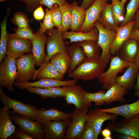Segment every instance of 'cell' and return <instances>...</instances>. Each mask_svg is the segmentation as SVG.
Returning a JSON list of instances; mask_svg holds the SVG:
<instances>
[{
    "instance_id": "obj_1",
    "label": "cell",
    "mask_w": 139,
    "mask_h": 139,
    "mask_svg": "<svg viewBox=\"0 0 139 139\" xmlns=\"http://www.w3.org/2000/svg\"><path fill=\"white\" fill-rule=\"evenodd\" d=\"M106 65L100 56L86 57L68 76L77 81H91L104 72Z\"/></svg>"
},
{
    "instance_id": "obj_2",
    "label": "cell",
    "mask_w": 139,
    "mask_h": 139,
    "mask_svg": "<svg viewBox=\"0 0 139 139\" xmlns=\"http://www.w3.org/2000/svg\"><path fill=\"white\" fill-rule=\"evenodd\" d=\"M129 62L123 60L119 55L111 59L109 67L106 72L97 78L99 83L102 84L103 90H108L115 83L117 74L129 66Z\"/></svg>"
},
{
    "instance_id": "obj_3",
    "label": "cell",
    "mask_w": 139,
    "mask_h": 139,
    "mask_svg": "<svg viewBox=\"0 0 139 139\" xmlns=\"http://www.w3.org/2000/svg\"><path fill=\"white\" fill-rule=\"evenodd\" d=\"M17 58L14 56H5L0 65V85L6 87L11 92L14 91L13 85L17 78Z\"/></svg>"
},
{
    "instance_id": "obj_4",
    "label": "cell",
    "mask_w": 139,
    "mask_h": 139,
    "mask_svg": "<svg viewBox=\"0 0 139 139\" xmlns=\"http://www.w3.org/2000/svg\"><path fill=\"white\" fill-rule=\"evenodd\" d=\"M47 34L46 41L47 54L44 65L49 62L55 55L60 53L67 52L63 38V33L58 28L46 31Z\"/></svg>"
},
{
    "instance_id": "obj_5",
    "label": "cell",
    "mask_w": 139,
    "mask_h": 139,
    "mask_svg": "<svg viewBox=\"0 0 139 139\" xmlns=\"http://www.w3.org/2000/svg\"><path fill=\"white\" fill-rule=\"evenodd\" d=\"M94 27L98 29L99 31L98 39L97 42L102 50L100 57L106 65L111 58L110 47L115 39L116 32L114 30L105 29L98 20L95 22Z\"/></svg>"
},
{
    "instance_id": "obj_6",
    "label": "cell",
    "mask_w": 139,
    "mask_h": 139,
    "mask_svg": "<svg viewBox=\"0 0 139 139\" xmlns=\"http://www.w3.org/2000/svg\"><path fill=\"white\" fill-rule=\"evenodd\" d=\"M0 100L4 106L8 109H12L13 113L34 120L36 112L38 109L34 105L25 104L8 96L4 93L1 86Z\"/></svg>"
},
{
    "instance_id": "obj_7",
    "label": "cell",
    "mask_w": 139,
    "mask_h": 139,
    "mask_svg": "<svg viewBox=\"0 0 139 139\" xmlns=\"http://www.w3.org/2000/svg\"><path fill=\"white\" fill-rule=\"evenodd\" d=\"M16 82H28L33 79L36 70L35 59L32 53L23 55L16 59Z\"/></svg>"
},
{
    "instance_id": "obj_8",
    "label": "cell",
    "mask_w": 139,
    "mask_h": 139,
    "mask_svg": "<svg viewBox=\"0 0 139 139\" xmlns=\"http://www.w3.org/2000/svg\"><path fill=\"white\" fill-rule=\"evenodd\" d=\"M106 128L139 139V113L129 118H124L117 123H108Z\"/></svg>"
},
{
    "instance_id": "obj_9",
    "label": "cell",
    "mask_w": 139,
    "mask_h": 139,
    "mask_svg": "<svg viewBox=\"0 0 139 139\" xmlns=\"http://www.w3.org/2000/svg\"><path fill=\"white\" fill-rule=\"evenodd\" d=\"M10 117L12 121L18 126L20 130L28 133L34 139H44L42 125L38 122L19 115H12Z\"/></svg>"
},
{
    "instance_id": "obj_10",
    "label": "cell",
    "mask_w": 139,
    "mask_h": 139,
    "mask_svg": "<svg viewBox=\"0 0 139 139\" xmlns=\"http://www.w3.org/2000/svg\"><path fill=\"white\" fill-rule=\"evenodd\" d=\"M88 108L76 109L74 110L72 120L67 127L65 139H80L85 126V117Z\"/></svg>"
},
{
    "instance_id": "obj_11",
    "label": "cell",
    "mask_w": 139,
    "mask_h": 139,
    "mask_svg": "<svg viewBox=\"0 0 139 139\" xmlns=\"http://www.w3.org/2000/svg\"><path fill=\"white\" fill-rule=\"evenodd\" d=\"M72 117L64 120H57L46 122L42 124L44 139H63L67 127Z\"/></svg>"
},
{
    "instance_id": "obj_12",
    "label": "cell",
    "mask_w": 139,
    "mask_h": 139,
    "mask_svg": "<svg viewBox=\"0 0 139 139\" xmlns=\"http://www.w3.org/2000/svg\"><path fill=\"white\" fill-rule=\"evenodd\" d=\"M118 116L115 114L100 111L98 108H96L86 113V122L93 127L95 132V139H97L103 123L107 120L114 123L117 119Z\"/></svg>"
},
{
    "instance_id": "obj_13",
    "label": "cell",
    "mask_w": 139,
    "mask_h": 139,
    "mask_svg": "<svg viewBox=\"0 0 139 139\" xmlns=\"http://www.w3.org/2000/svg\"><path fill=\"white\" fill-rule=\"evenodd\" d=\"M63 86L66 90L64 98L67 104H73L76 109H78L89 108L92 106L91 104H88L85 101L84 95L86 91L81 86L75 84Z\"/></svg>"
},
{
    "instance_id": "obj_14",
    "label": "cell",
    "mask_w": 139,
    "mask_h": 139,
    "mask_svg": "<svg viewBox=\"0 0 139 139\" xmlns=\"http://www.w3.org/2000/svg\"><path fill=\"white\" fill-rule=\"evenodd\" d=\"M109 0H96L85 10V18L83 25L78 31L88 32L93 29L95 22L98 20L100 14Z\"/></svg>"
},
{
    "instance_id": "obj_15",
    "label": "cell",
    "mask_w": 139,
    "mask_h": 139,
    "mask_svg": "<svg viewBox=\"0 0 139 139\" xmlns=\"http://www.w3.org/2000/svg\"><path fill=\"white\" fill-rule=\"evenodd\" d=\"M32 45L31 41L28 40L19 38L9 34L7 41L6 54L17 58L24 53L31 51Z\"/></svg>"
},
{
    "instance_id": "obj_16",
    "label": "cell",
    "mask_w": 139,
    "mask_h": 139,
    "mask_svg": "<svg viewBox=\"0 0 139 139\" xmlns=\"http://www.w3.org/2000/svg\"><path fill=\"white\" fill-rule=\"evenodd\" d=\"M76 81L74 79L71 80H63L55 79L42 78L39 79L37 81L33 82L15 81L14 85L19 89H24L29 86L45 88L72 85L75 84Z\"/></svg>"
},
{
    "instance_id": "obj_17",
    "label": "cell",
    "mask_w": 139,
    "mask_h": 139,
    "mask_svg": "<svg viewBox=\"0 0 139 139\" xmlns=\"http://www.w3.org/2000/svg\"><path fill=\"white\" fill-rule=\"evenodd\" d=\"M72 115L73 112L66 113L54 108L48 109L42 108L37 110L34 120L42 124L51 121L67 119L72 117Z\"/></svg>"
},
{
    "instance_id": "obj_18",
    "label": "cell",
    "mask_w": 139,
    "mask_h": 139,
    "mask_svg": "<svg viewBox=\"0 0 139 139\" xmlns=\"http://www.w3.org/2000/svg\"><path fill=\"white\" fill-rule=\"evenodd\" d=\"M134 20L124 26H118L115 31V39L111 45L110 53L111 55H116L123 45L129 37L133 26Z\"/></svg>"
},
{
    "instance_id": "obj_19",
    "label": "cell",
    "mask_w": 139,
    "mask_h": 139,
    "mask_svg": "<svg viewBox=\"0 0 139 139\" xmlns=\"http://www.w3.org/2000/svg\"><path fill=\"white\" fill-rule=\"evenodd\" d=\"M37 37L31 41L32 45L31 51L36 61V65L40 67L44 63L46 57L45 51V45L47 36L44 33L37 32Z\"/></svg>"
},
{
    "instance_id": "obj_20",
    "label": "cell",
    "mask_w": 139,
    "mask_h": 139,
    "mask_svg": "<svg viewBox=\"0 0 139 139\" xmlns=\"http://www.w3.org/2000/svg\"><path fill=\"white\" fill-rule=\"evenodd\" d=\"M9 109L3 106L0 109V139H6L15 132Z\"/></svg>"
},
{
    "instance_id": "obj_21",
    "label": "cell",
    "mask_w": 139,
    "mask_h": 139,
    "mask_svg": "<svg viewBox=\"0 0 139 139\" xmlns=\"http://www.w3.org/2000/svg\"><path fill=\"white\" fill-rule=\"evenodd\" d=\"M139 69L133 62H129V66L123 74L117 76L115 83L128 90L131 89L135 83Z\"/></svg>"
},
{
    "instance_id": "obj_22",
    "label": "cell",
    "mask_w": 139,
    "mask_h": 139,
    "mask_svg": "<svg viewBox=\"0 0 139 139\" xmlns=\"http://www.w3.org/2000/svg\"><path fill=\"white\" fill-rule=\"evenodd\" d=\"M101 111L115 114L128 118L139 113V99L130 104H125L119 106L106 109H99Z\"/></svg>"
},
{
    "instance_id": "obj_23",
    "label": "cell",
    "mask_w": 139,
    "mask_h": 139,
    "mask_svg": "<svg viewBox=\"0 0 139 139\" xmlns=\"http://www.w3.org/2000/svg\"><path fill=\"white\" fill-rule=\"evenodd\" d=\"M98 35L99 31L98 29L94 27L92 30L88 32L67 31L63 33V39H70L69 43L86 40L97 41L98 39Z\"/></svg>"
},
{
    "instance_id": "obj_24",
    "label": "cell",
    "mask_w": 139,
    "mask_h": 139,
    "mask_svg": "<svg viewBox=\"0 0 139 139\" xmlns=\"http://www.w3.org/2000/svg\"><path fill=\"white\" fill-rule=\"evenodd\" d=\"M67 49L71 59V65L68 71L69 74L87 57L78 42H74L72 45L68 47Z\"/></svg>"
},
{
    "instance_id": "obj_25",
    "label": "cell",
    "mask_w": 139,
    "mask_h": 139,
    "mask_svg": "<svg viewBox=\"0 0 139 139\" xmlns=\"http://www.w3.org/2000/svg\"><path fill=\"white\" fill-rule=\"evenodd\" d=\"M64 76L49 62L42 65L36 70L32 79L44 78L63 80Z\"/></svg>"
},
{
    "instance_id": "obj_26",
    "label": "cell",
    "mask_w": 139,
    "mask_h": 139,
    "mask_svg": "<svg viewBox=\"0 0 139 139\" xmlns=\"http://www.w3.org/2000/svg\"><path fill=\"white\" fill-rule=\"evenodd\" d=\"M85 11L79 6L76 1L71 4V23L70 29L71 31H78L84 22Z\"/></svg>"
},
{
    "instance_id": "obj_27",
    "label": "cell",
    "mask_w": 139,
    "mask_h": 139,
    "mask_svg": "<svg viewBox=\"0 0 139 139\" xmlns=\"http://www.w3.org/2000/svg\"><path fill=\"white\" fill-rule=\"evenodd\" d=\"M138 44V42L134 39H127L119 52V57L125 61L133 62L137 54Z\"/></svg>"
},
{
    "instance_id": "obj_28",
    "label": "cell",
    "mask_w": 139,
    "mask_h": 139,
    "mask_svg": "<svg viewBox=\"0 0 139 139\" xmlns=\"http://www.w3.org/2000/svg\"><path fill=\"white\" fill-rule=\"evenodd\" d=\"M107 90L104 95L105 103H110L115 101H118L121 103L125 102L126 100L124 96L128 92V89L115 83Z\"/></svg>"
},
{
    "instance_id": "obj_29",
    "label": "cell",
    "mask_w": 139,
    "mask_h": 139,
    "mask_svg": "<svg viewBox=\"0 0 139 139\" xmlns=\"http://www.w3.org/2000/svg\"><path fill=\"white\" fill-rule=\"evenodd\" d=\"M50 62L61 74L64 75L68 71L71 59L68 53L66 52L55 55L51 58Z\"/></svg>"
},
{
    "instance_id": "obj_30",
    "label": "cell",
    "mask_w": 139,
    "mask_h": 139,
    "mask_svg": "<svg viewBox=\"0 0 139 139\" xmlns=\"http://www.w3.org/2000/svg\"><path fill=\"white\" fill-rule=\"evenodd\" d=\"M98 20L105 29L115 31L118 26L114 21L112 13L111 4L106 3L100 14Z\"/></svg>"
},
{
    "instance_id": "obj_31",
    "label": "cell",
    "mask_w": 139,
    "mask_h": 139,
    "mask_svg": "<svg viewBox=\"0 0 139 139\" xmlns=\"http://www.w3.org/2000/svg\"><path fill=\"white\" fill-rule=\"evenodd\" d=\"M9 11H7L6 16L2 22L1 25V34L0 40V63L2 62L3 59L6 54L7 44L9 34L6 28L7 19L9 15Z\"/></svg>"
},
{
    "instance_id": "obj_32",
    "label": "cell",
    "mask_w": 139,
    "mask_h": 139,
    "mask_svg": "<svg viewBox=\"0 0 139 139\" xmlns=\"http://www.w3.org/2000/svg\"><path fill=\"white\" fill-rule=\"evenodd\" d=\"M78 42L82 48L87 57L91 58L100 56L101 48L97 41L86 40Z\"/></svg>"
},
{
    "instance_id": "obj_33",
    "label": "cell",
    "mask_w": 139,
    "mask_h": 139,
    "mask_svg": "<svg viewBox=\"0 0 139 139\" xmlns=\"http://www.w3.org/2000/svg\"><path fill=\"white\" fill-rule=\"evenodd\" d=\"M62 15V22L60 30L63 33L70 29L71 23V4L67 3L59 6Z\"/></svg>"
},
{
    "instance_id": "obj_34",
    "label": "cell",
    "mask_w": 139,
    "mask_h": 139,
    "mask_svg": "<svg viewBox=\"0 0 139 139\" xmlns=\"http://www.w3.org/2000/svg\"><path fill=\"white\" fill-rule=\"evenodd\" d=\"M111 11L114 22L117 26L121 24L124 19L125 9L121 1L112 2Z\"/></svg>"
},
{
    "instance_id": "obj_35",
    "label": "cell",
    "mask_w": 139,
    "mask_h": 139,
    "mask_svg": "<svg viewBox=\"0 0 139 139\" xmlns=\"http://www.w3.org/2000/svg\"><path fill=\"white\" fill-rule=\"evenodd\" d=\"M139 8V0H131L127 5L124 20L119 26L126 25L134 20L135 13Z\"/></svg>"
},
{
    "instance_id": "obj_36",
    "label": "cell",
    "mask_w": 139,
    "mask_h": 139,
    "mask_svg": "<svg viewBox=\"0 0 139 139\" xmlns=\"http://www.w3.org/2000/svg\"><path fill=\"white\" fill-rule=\"evenodd\" d=\"M106 93L104 90H101L95 93H90L86 92L84 95V98L86 102L91 104L92 102L95 103V106H101L105 103L104 95Z\"/></svg>"
},
{
    "instance_id": "obj_37",
    "label": "cell",
    "mask_w": 139,
    "mask_h": 139,
    "mask_svg": "<svg viewBox=\"0 0 139 139\" xmlns=\"http://www.w3.org/2000/svg\"><path fill=\"white\" fill-rule=\"evenodd\" d=\"M15 33L11 34L16 37L31 41L34 40L37 37L36 34L34 33L33 30L29 28H15L14 29Z\"/></svg>"
},
{
    "instance_id": "obj_38",
    "label": "cell",
    "mask_w": 139,
    "mask_h": 139,
    "mask_svg": "<svg viewBox=\"0 0 139 139\" xmlns=\"http://www.w3.org/2000/svg\"><path fill=\"white\" fill-rule=\"evenodd\" d=\"M45 11V15L43 22L40 23V27L37 31L39 33H44L47 30L53 29L55 26L51 18L50 10L47 8Z\"/></svg>"
},
{
    "instance_id": "obj_39",
    "label": "cell",
    "mask_w": 139,
    "mask_h": 139,
    "mask_svg": "<svg viewBox=\"0 0 139 139\" xmlns=\"http://www.w3.org/2000/svg\"><path fill=\"white\" fill-rule=\"evenodd\" d=\"M12 23L18 28H29V21L26 15L19 12L15 13L12 20Z\"/></svg>"
},
{
    "instance_id": "obj_40",
    "label": "cell",
    "mask_w": 139,
    "mask_h": 139,
    "mask_svg": "<svg viewBox=\"0 0 139 139\" xmlns=\"http://www.w3.org/2000/svg\"><path fill=\"white\" fill-rule=\"evenodd\" d=\"M49 10L55 26L60 30L62 24V15L59 5L57 4H54Z\"/></svg>"
},
{
    "instance_id": "obj_41",
    "label": "cell",
    "mask_w": 139,
    "mask_h": 139,
    "mask_svg": "<svg viewBox=\"0 0 139 139\" xmlns=\"http://www.w3.org/2000/svg\"><path fill=\"white\" fill-rule=\"evenodd\" d=\"M25 89L31 93H35L39 95L42 98H56L59 97L52 94L47 89L44 88L29 86Z\"/></svg>"
},
{
    "instance_id": "obj_42",
    "label": "cell",
    "mask_w": 139,
    "mask_h": 139,
    "mask_svg": "<svg viewBox=\"0 0 139 139\" xmlns=\"http://www.w3.org/2000/svg\"><path fill=\"white\" fill-rule=\"evenodd\" d=\"M95 134L93 127L86 122L80 139H95Z\"/></svg>"
},
{
    "instance_id": "obj_43",
    "label": "cell",
    "mask_w": 139,
    "mask_h": 139,
    "mask_svg": "<svg viewBox=\"0 0 139 139\" xmlns=\"http://www.w3.org/2000/svg\"><path fill=\"white\" fill-rule=\"evenodd\" d=\"M25 4L26 8L30 12L34 11L40 6L39 0H19Z\"/></svg>"
},
{
    "instance_id": "obj_44",
    "label": "cell",
    "mask_w": 139,
    "mask_h": 139,
    "mask_svg": "<svg viewBox=\"0 0 139 139\" xmlns=\"http://www.w3.org/2000/svg\"><path fill=\"white\" fill-rule=\"evenodd\" d=\"M41 5H44L50 9L53 6L57 4L59 6H62L66 4L67 2L65 0H39Z\"/></svg>"
},
{
    "instance_id": "obj_45",
    "label": "cell",
    "mask_w": 139,
    "mask_h": 139,
    "mask_svg": "<svg viewBox=\"0 0 139 139\" xmlns=\"http://www.w3.org/2000/svg\"><path fill=\"white\" fill-rule=\"evenodd\" d=\"M53 94L59 97H64L66 94V90L63 87H49L45 88Z\"/></svg>"
},
{
    "instance_id": "obj_46",
    "label": "cell",
    "mask_w": 139,
    "mask_h": 139,
    "mask_svg": "<svg viewBox=\"0 0 139 139\" xmlns=\"http://www.w3.org/2000/svg\"><path fill=\"white\" fill-rule=\"evenodd\" d=\"M45 15L41 5L34 11L33 16L37 20H40L43 19Z\"/></svg>"
},
{
    "instance_id": "obj_47",
    "label": "cell",
    "mask_w": 139,
    "mask_h": 139,
    "mask_svg": "<svg viewBox=\"0 0 139 139\" xmlns=\"http://www.w3.org/2000/svg\"><path fill=\"white\" fill-rule=\"evenodd\" d=\"M14 134L16 137L19 139H34L28 133L20 130L15 131Z\"/></svg>"
},
{
    "instance_id": "obj_48",
    "label": "cell",
    "mask_w": 139,
    "mask_h": 139,
    "mask_svg": "<svg viewBox=\"0 0 139 139\" xmlns=\"http://www.w3.org/2000/svg\"><path fill=\"white\" fill-rule=\"evenodd\" d=\"M134 20V23L132 31L136 30L139 28V8L135 13Z\"/></svg>"
},
{
    "instance_id": "obj_49",
    "label": "cell",
    "mask_w": 139,
    "mask_h": 139,
    "mask_svg": "<svg viewBox=\"0 0 139 139\" xmlns=\"http://www.w3.org/2000/svg\"><path fill=\"white\" fill-rule=\"evenodd\" d=\"M95 0H83L80 6L86 10L92 5Z\"/></svg>"
},
{
    "instance_id": "obj_50",
    "label": "cell",
    "mask_w": 139,
    "mask_h": 139,
    "mask_svg": "<svg viewBox=\"0 0 139 139\" xmlns=\"http://www.w3.org/2000/svg\"><path fill=\"white\" fill-rule=\"evenodd\" d=\"M128 39H134L138 42H139V28L136 30L132 31Z\"/></svg>"
},
{
    "instance_id": "obj_51",
    "label": "cell",
    "mask_w": 139,
    "mask_h": 139,
    "mask_svg": "<svg viewBox=\"0 0 139 139\" xmlns=\"http://www.w3.org/2000/svg\"><path fill=\"white\" fill-rule=\"evenodd\" d=\"M101 134L104 139H111V131L109 129L106 128L101 132Z\"/></svg>"
},
{
    "instance_id": "obj_52",
    "label": "cell",
    "mask_w": 139,
    "mask_h": 139,
    "mask_svg": "<svg viewBox=\"0 0 139 139\" xmlns=\"http://www.w3.org/2000/svg\"><path fill=\"white\" fill-rule=\"evenodd\" d=\"M134 95L136 97L139 98V72L137 73L136 82L134 86Z\"/></svg>"
},
{
    "instance_id": "obj_53",
    "label": "cell",
    "mask_w": 139,
    "mask_h": 139,
    "mask_svg": "<svg viewBox=\"0 0 139 139\" xmlns=\"http://www.w3.org/2000/svg\"><path fill=\"white\" fill-rule=\"evenodd\" d=\"M133 62L139 68V42H138L137 54Z\"/></svg>"
},
{
    "instance_id": "obj_54",
    "label": "cell",
    "mask_w": 139,
    "mask_h": 139,
    "mask_svg": "<svg viewBox=\"0 0 139 139\" xmlns=\"http://www.w3.org/2000/svg\"><path fill=\"white\" fill-rule=\"evenodd\" d=\"M119 138L120 139H137L134 137L124 134L120 136Z\"/></svg>"
},
{
    "instance_id": "obj_55",
    "label": "cell",
    "mask_w": 139,
    "mask_h": 139,
    "mask_svg": "<svg viewBox=\"0 0 139 139\" xmlns=\"http://www.w3.org/2000/svg\"><path fill=\"white\" fill-rule=\"evenodd\" d=\"M127 0H121V2L122 5L124 6Z\"/></svg>"
},
{
    "instance_id": "obj_56",
    "label": "cell",
    "mask_w": 139,
    "mask_h": 139,
    "mask_svg": "<svg viewBox=\"0 0 139 139\" xmlns=\"http://www.w3.org/2000/svg\"><path fill=\"white\" fill-rule=\"evenodd\" d=\"M111 0L112 1V2H115V1H120V0L121 1V0Z\"/></svg>"
},
{
    "instance_id": "obj_57",
    "label": "cell",
    "mask_w": 139,
    "mask_h": 139,
    "mask_svg": "<svg viewBox=\"0 0 139 139\" xmlns=\"http://www.w3.org/2000/svg\"><path fill=\"white\" fill-rule=\"evenodd\" d=\"M6 0H0V2H2Z\"/></svg>"
}]
</instances>
